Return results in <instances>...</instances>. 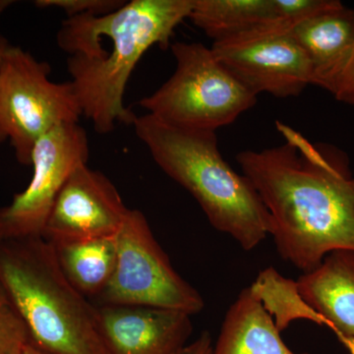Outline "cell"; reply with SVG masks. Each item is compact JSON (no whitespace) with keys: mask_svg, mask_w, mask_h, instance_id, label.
<instances>
[{"mask_svg":"<svg viewBox=\"0 0 354 354\" xmlns=\"http://www.w3.org/2000/svg\"><path fill=\"white\" fill-rule=\"evenodd\" d=\"M276 125L283 143L235 158L269 213L281 259L308 272L333 251H354V174L339 149Z\"/></svg>","mask_w":354,"mask_h":354,"instance_id":"obj_1","label":"cell"},{"mask_svg":"<svg viewBox=\"0 0 354 354\" xmlns=\"http://www.w3.org/2000/svg\"><path fill=\"white\" fill-rule=\"evenodd\" d=\"M192 0H132L104 15L67 18L57 32L59 48L92 38L109 41L88 55H69L67 68L84 116L101 134L118 123L133 124L124 106L128 80L142 57L156 44L167 46L174 30L189 18Z\"/></svg>","mask_w":354,"mask_h":354,"instance_id":"obj_2","label":"cell"},{"mask_svg":"<svg viewBox=\"0 0 354 354\" xmlns=\"http://www.w3.org/2000/svg\"><path fill=\"white\" fill-rule=\"evenodd\" d=\"M156 164L200 205L212 227L251 251L270 234V216L250 181L218 150L216 132L169 124L147 113L133 122Z\"/></svg>","mask_w":354,"mask_h":354,"instance_id":"obj_3","label":"cell"},{"mask_svg":"<svg viewBox=\"0 0 354 354\" xmlns=\"http://www.w3.org/2000/svg\"><path fill=\"white\" fill-rule=\"evenodd\" d=\"M0 286L50 354H106L95 305L69 283L43 236L0 241Z\"/></svg>","mask_w":354,"mask_h":354,"instance_id":"obj_4","label":"cell"},{"mask_svg":"<svg viewBox=\"0 0 354 354\" xmlns=\"http://www.w3.org/2000/svg\"><path fill=\"white\" fill-rule=\"evenodd\" d=\"M176 71L140 106L158 120L189 129L216 132L252 109L257 95L248 90L201 43L171 44Z\"/></svg>","mask_w":354,"mask_h":354,"instance_id":"obj_5","label":"cell"},{"mask_svg":"<svg viewBox=\"0 0 354 354\" xmlns=\"http://www.w3.org/2000/svg\"><path fill=\"white\" fill-rule=\"evenodd\" d=\"M50 66L11 46L0 65V144L9 141L21 165H31L44 135L83 115L70 82H53Z\"/></svg>","mask_w":354,"mask_h":354,"instance_id":"obj_6","label":"cell"},{"mask_svg":"<svg viewBox=\"0 0 354 354\" xmlns=\"http://www.w3.org/2000/svg\"><path fill=\"white\" fill-rule=\"evenodd\" d=\"M115 241V270L93 304L155 307L190 316L205 308L204 298L176 271L141 211L129 209Z\"/></svg>","mask_w":354,"mask_h":354,"instance_id":"obj_7","label":"cell"},{"mask_svg":"<svg viewBox=\"0 0 354 354\" xmlns=\"http://www.w3.org/2000/svg\"><path fill=\"white\" fill-rule=\"evenodd\" d=\"M291 29L265 26L214 41L215 57L254 95L279 99L297 97L313 85L308 57L293 38Z\"/></svg>","mask_w":354,"mask_h":354,"instance_id":"obj_8","label":"cell"},{"mask_svg":"<svg viewBox=\"0 0 354 354\" xmlns=\"http://www.w3.org/2000/svg\"><path fill=\"white\" fill-rule=\"evenodd\" d=\"M88 158L87 133L79 123L62 125L39 139L32 153L31 181L0 207V241L43 236L60 190Z\"/></svg>","mask_w":354,"mask_h":354,"instance_id":"obj_9","label":"cell"},{"mask_svg":"<svg viewBox=\"0 0 354 354\" xmlns=\"http://www.w3.org/2000/svg\"><path fill=\"white\" fill-rule=\"evenodd\" d=\"M129 209L108 177L82 165L60 190L43 237L57 244L115 236Z\"/></svg>","mask_w":354,"mask_h":354,"instance_id":"obj_10","label":"cell"},{"mask_svg":"<svg viewBox=\"0 0 354 354\" xmlns=\"http://www.w3.org/2000/svg\"><path fill=\"white\" fill-rule=\"evenodd\" d=\"M95 305L106 354H181L189 344V314L155 307Z\"/></svg>","mask_w":354,"mask_h":354,"instance_id":"obj_11","label":"cell"},{"mask_svg":"<svg viewBox=\"0 0 354 354\" xmlns=\"http://www.w3.org/2000/svg\"><path fill=\"white\" fill-rule=\"evenodd\" d=\"M298 292L335 335L354 337V251L335 250L297 281Z\"/></svg>","mask_w":354,"mask_h":354,"instance_id":"obj_12","label":"cell"},{"mask_svg":"<svg viewBox=\"0 0 354 354\" xmlns=\"http://www.w3.org/2000/svg\"><path fill=\"white\" fill-rule=\"evenodd\" d=\"M290 32L308 57L313 85L330 92L354 48V10L342 4L298 23Z\"/></svg>","mask_w":354,"mask_h":354,"instance_id":"obj_13","label":"cell"},{"mask_svg":"<svg viewBox=\"0 0 354 354\" xmlns=\"http://www.w3.org/2000/svg\"><path fill=\"white\" fill-rule=\"evenodd\" d=\"M212 354L297 353L288 348L272 317L246 288L225 313Z\"/></svg>","mask_w":354,"mask_h":354,"instance_id":"obj_14","label":"cell"},{"mask_svg":"<svg viewBox=\"0 0 354 354\" xmlns=\"http://www.w3.org/2000/svg\"><path fill=\"white\" fill-rule=\"evenodd\" d=\"M64 276L94 301L109 285L118 260L115 236L53 244Z\"/></svg>","mask_w":354,"mask_h":354,"instance_id":"obj_15","label":"cell"},{"mask_svg":"<svg viewBox=\"0 0 354 354\" xmlns=\"http://www.w3.org/2000/svg\"><path fill=\"white\" fill-rule=\"evenodd\" d=\"M188 19L213 43L265 26L281 25L274 0H192Z\"/></svg>","mask_w":354,"mask_h":354,"instance_id":"obj_16","label":"cell"},{"mask_svg":"<svg viewBox=\"0 0 354 354\" xmlns=\"http://www.w3.org/2000/svg\"><path fill=\"white\" fill-rule=\"evenodd\" d=\"M250 288L270 315L276 316L274 321L279 332L286 330L291 321L297 318L307 319L328 327L327 321L300 297L297 281L281 276L274 268L261 272Z\"/></svg>","mask_w":354,"mask_h":354,"instance_id":"obj_17","label":"cell"},{"mask_svg":"<svg viewBox=\"0 0 354 354\" xmlns=\"http://www.w3.org/2000/svg\"><path fill=\"white\" fill-rule=\"evenodd\" d=\"M30 342L27 326L0 286V354H21Z\"/></svg>","mask_w":354,"mask_h":354,"instance_id":"obj_18","label":"cell"},{"mask_svg":"<svg viewBox=\"0 0 354 354\" xmlns=\"http://www.w3.org/2000/svg\"><path fill=\"white\" fill-rule=\"evenodd\" d=\"M127 1L123 0H38L39 8L62 9L68 18L80 15H104L113 12Z\"/></svg>","mask_w":354,"mask_h":354,"instance_id":"obj_19","label":"cell"},{"mask_svg":"<svg viewBox=\"0 0 354 354\" xmlns=\"http://www.w3.org/2000/svg\"><path fill=\"white\" fill-rule=\"evenodd\" d=\"M337 101L354 106V48L335 80L330 92Z\"/></svg>","mask_w":354,"mask_h":354,"instance_id":"obj_20","label":"cell"},{"mask_svg":"<svg viewBox=\"0 0 354 354\" xmlns=\"http://www.w3.org/2000/svg\"><path fill=\"white\" fill-rule=\"evenodd\" d=\"M213 346L211 335L207 330H204L194 342L184 348L181 354H212Z\"/></svg>","mask_w":354,"mask_h":354,"instance_id":"obj_21","label":"cell"},{"mask_svg":"<svg viewBox=\"0 0 354 354\" xmlns=\"http://www.w3.org/2000/svg\"><path fill=\"white\" fill-rule=\"evenodd\" d=\"M11 48V44L7 41L6 38L0 35V65L2 64L4 57H6L7 50Z\"/></svg>","mask_w":354,"mask_h":354,"instance_id":"obj_22","label":"cell"},{"mask_svg":"<svg viewBox=\"0 0 354 354\" xmlns=\"http://www.w3.org/2000/svg\"><path fill=\"white\" fill-rule=\"evenodd\" d=\"M339 342L346 346L349 353L354 354V337H344V335H337Z\"/></svg>","mask_w":354,"mask_h":354,"instance_id":"obj_23","label":"cell"},{"mask_svg":"<svg viewBox=\"0 0 354 354\" xmlns=\"http://www.w3.org/2000/svg\"><path fill=\"white\" fill-rule=\"evenodd\" d=\"M21 354H50L46 353V351H41V348H37L35 344H32V342H30L27 346L24 348V351H22Z\"/></svg>","mask_w":354,"mask_h":354,"instance_id":"obj_24","label":"cell"}]
</instances>
